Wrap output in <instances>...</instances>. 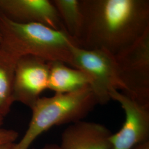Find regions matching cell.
<instances>
[{"label": "cell", "instance_id": "277c9868", "mask_svg": "<svg viewBox=\"0 0 149 149\" xmlns=\"http://www.w3.org/2000/svg\"><path fill=\"white\" fill-rule=\"evenodd\" d=\"M71 66L89 77L99 104H106L111 100L109 92L113 89L124 92L114 55L104 50H86L74 44L71 47Z\"/></svg>", "mask_w": 149, "mask_h": 149}, {"label": "cell", "instance_id": "ba28073f", "mask_svg": "<svg viewBox=\"0 0 149 149\" xmlns=\"http://www.w3.org/2000/svg\"><path fill=\"white\" fill-rule=\"evenodd\" d=\"M0 13L15 23H39L67 33L51 1L0 0Z\"/></svg>", "mask_w": 149, "mask_h": 149}, {"label": "cell", "instance_id": "9c48e42d", "mask_svg": "<svg viewBox=\"0 0 149 149\" xmlns=\"http://www.w3.org/2000/svg\"><path fill=\"white\" fill-rule=\"evenodd\" d=\"M112 134L102 124L82 120L64 130L60 146L63 149H110Z\"/></svg>", "mask_w": 149, "mask_h": 149}, {"label": "cell", "instance_id": "30bf717a", "mask_svg": "<svg viewBox=\"0 0 149 149\" xmlns=\"http://www.w3.org/2000/svg\"><path fill=\"white\" fill-rule=\"evenodd\" d=\"M49 64L48 89L55 93H69L90 86V79L82 71L59 61H50Z\"/></svg>", "mask_w": 149, "mask_h": 149}, {"label": "cell", "instance_id": "5b68a950", "mask_svg": "<svg viewBox=\"0 0 149 149\" xmlns=\"http://www.w3.org/2000/svg\"><path fill=\"white\" fill-rule=\"evenodd\" d=\"M114 58L125 87L123 93L149 104V29Z\"/></svg>", "mask_w": 149, "mask_h": 149}, {"label": "cell", "instance_id": "8992f818", "mask_svg": "<svg viewBox=\"0 0 149 149\" xmlns=\"http://www.w3.org/2000/svg\"><path fill=\"white\" fill-rule=\"evenodd\" d=\"M109 96L111 100L120 104L125 115L122 128L110 138V149H132L138 144L149 141V103L114 89L110 91Z\"/></svg>", "mask_w": 149, "mask_h": 149}, {"label": "cell", "instance_id": "e0dca14e", "mask_svg": "<svg viewBox=\"0 0 149 149\" xmlns=\"http://www.w3.org/2000/svg\"><path fill=\"white\" fill-rule=\"evenodd\" d=\"M4 118H5L3 117H2V116H1L0 115V128H1V126H2V125L3 123Z\"/></svg>", "mask_w": 149, "mask_h": 149}, {"label": "cell", "instance_id": "8fae6325", "mask_svg": "<svg viewBox=\"0 0 149 149\" xmlns=\"http://www.w3.org/2000/svg\"><path fill=\"white\" fill-rule=\"evenodd\" d=\"M17 57L0 45V115L10 113L13 103V86Z\"/></svg>", "mask_w": 149, "mask_h": 149}, {"label": "cell", "instance_id": "ac0fdd59", "mask_svg": "<svg viewBox=\"0 0 149 149\" xmlns=\"http://www.w3.org/2000/svg\"><path fill=\"white\" fill-rule=\"evenodd\" d=\"M2 42V37H1V34H0V44Z\"/></svg>", "mask_w": 149, "mask_h": 149}, {"label": "cell", "instance_id": "52a82bcc", "mask_svg": "<svg viewBox=\"0 0 149 149\" xmlns=\"http://www.w3.org/2000/svg\"><path fill=\"white\" fill-rule=\"evenodd\" d=\"M50 64L36 56L26 55L18 59L13 86L15 102L31 108L43 91L48 89Z\"/></svg>", "mask_w": 149, "mask_h": 149}, {"label": "cell", "instance_id": "7a4b0ae2", "mask_svg": "<svg viewBox=\"0 0 149 149\" xmlns=\"http://www.w3.org/2000/svg\"><path fill=\"white\" fill-rule=\"evenodd\" d=\"M0 45L18 58L31 55L71 66V47L76 44L66 32L39 23H17L0 13Z\"/></svg>", "mask_w": 149, "mask_h": 149}, {"label": "cell", "instance_id": "5bb4252c", "mask_svg": "<svg viewBox=\"0 0 149 149\" xmlns=\"http://www.w3.org/2000/svg\"><path fill=\"white\" fill-rule=\"evenodd\" d=\"M132 149H149V141L138 144L134 146Z\"/></svg>", "mask_w": 149, "mask_h": 149}, {"label": "cell", "instance_id": "4fadbf2b", "mask_svg": "<svg viewBox=\"0 0 149 149\" xmlns=\"http://www.w3.org/2000/svg\"><path fill=\"white\" fill-rule=\"evenodd\" d=\"M18 135V132L14 130L0 128V145L14 143Z\"/></svg>", "mask_w": 149, "mask_h": 149}, {"label": "cell", "instance_id": "2e32d148", "mask_svg": "<svg viewBox=\"0 0 149 149\" xmlns=\"http://www.w3.org/2000/svg\"><path fill=\"white\" fill-rule=\"evenodd\" d=\"M15 143H6V144L0 145V149H12L13 148Z\"/></svg>", "mask_w": 149, "mask_h": 149}, {"label": "cell", "instance_id": "6da1fadb", "mask_svg": "<svg viewBox=\"0 0 149 149\" xmlns=\"http://www.w3.org/2000/svg\"><path fill=\"white\" fill-rule=\"evenodd\" d=\"M77 47L116 55L149 29V0H80Z\"/></svg>", "mask_w": 149, "mask_h": 149}, {"label": "cell", "instance_id": "9a60e30c", "mask_svg": "<svg viewBox=\"0 0 149 149\" xmlns=\"http://www.w3.org/2000/svg\"><path fill=\"white\" fill-rule=\"evenodd\" d=\"M63 149L60 145H58L57 144H47L45 146H44L42 149Z\"/></svg>", "mask_w": 149, "mask_h": 149}, {"label": "cell", "instance_id": "7c38bea8", "mask_svg": "<svg viewBox=\"0 0 149 149\" xmlns=\"http://www.w3.org/2000/svg\"><path fill=\"white\" fill-rule=\"evenodd\" d=\"M51 1L58 11L68 34L76 44L82 23L80 0H52Z\"/></svg>", "mask_w": 149, "mask_h": 149}, {"label": "cell", "instance_id": "3957f363", "mask_svg": "<svg viewBox=\"0 0 149 149\" xmlns=\"http://www.w3.org/2000/svg\"><path fill=\"white\" fill-rule=\"evenodd\" d=\"M99 104L90 86L51 97L39 98L31 108L32 116L23 137L12 149H28L42 134L56 125L83 120Z\"/></svg>", "mask_w": 149, "mask_h": 149}]
</instances>
